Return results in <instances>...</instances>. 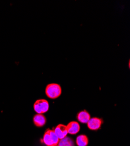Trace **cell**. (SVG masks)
<instances>
[{
  "label": "cell",
  "instance_id": "obj_5",
  "mask_svg": "<svg viewBox=\"0 0 130 146\" xmlns=\"http://www.w3.org/2000/svg\"><path fill=\"white\" fill-rule=\"evenodd\" d=\"M54 131L55 133L59 139H62L64 138L65 137L67 136L68 131L67 129V126L65 125L60 124L57 125L54 129Z\"/></svg>",
  "mask_w": 130,
  "mask_h": 146
},
{
  "label": "cell",
  "instance_id": "obj_8",
  "mask_svg": "<svg viewBox=\"0 0 130 146\" xmlns=\"http://www.w3.org/2000/svg\"><path fill=\"white\" fill-rule=\"evenodd\" d=\"M90 118V114L86 110L81 111L77 115L78 120L82 123H87Z\"/></svg>",
  "mask_w": 130,
  "mask_h": 146
},
{
  "label": "cell",
  "instance_id": "obj_3",
  "mask_svg": "<svg viewBox=\"0 0 130 146\" xmlns=\"http://www.w3.org/2000/svg\"><path fill=\"white\" fill-rule=\"evenodd\" d=\"M33 108L38 114H43L49 111V104L46 100H39L35 102Z\"/></svg>",
  "mask_w": 130,
  "mask_h": 146
},
{
  "label": "cell",
  "instance_id": "obj_7",
  "mask_svg": "<svg viewBox=\"0 0 130 146\" xmlns=\"http://www.w3.org/2000/svg\"><path fill=\"white\" fill-rule=\"evenodd\" d=\"M33 123L37 127H42L46 123V118L43 114L35 115L33 119Z\"/></svg>",
  "mask_w": 130,
  "mask_h": 146
},
{
  "label": "cell",
  "instance_id": "obj_4",
  "mask_svg": "<svg viewBox=\"0 0 130 146\" xmlns=\"http://www.w3.org/2000/svg\"><path fill=\"white\" fill-rule=\"evenodd\" d=\"M103 123V120L98 117H92L89 119L86 123L88 128L92 130H97L99 129Z\"/></svg>",
  "mask_w": 130,
  "mask_h": 146
},
{
  "label": "cell",
  "instance_id": "obj_1",
  "mask_svg": "<svg viewBox=\"0 0 130 146\" xmlns=\"http://www.w3.org/2000/svg\"><path fill=\"white\" fill-rule=\"evenodd\" d=\"M60 140L53 130L47 129L43 137L42 141L47 146H57Z\"/></svg>",
  "mask_w": 130,
  "mask_h": 146
},
{
  "label": "cell",
  "instance_id": "obj_9",
  "mask_svg": "<svg viewBox=\"0 0 130 146\" xmlns=\"http://www.w3.org/2000/svg\"><path fill=\"white\" fill-rule=\"evenodd\" d=\"M89 143L88 138L86 136L81 135L78 136L76 139V143L78 146H87Z\"/></svg>",
  "mask_w": 130,
  "mask_h": 146
},
{
  "label": "cell",
  "instance_id": "obj_10",
  "mask_svg": "<svg viewBox=\"0 0 130 146\" xmlns=\"http://www.w3.org/2000/svg\"><path fill=\"white\" fill-rule=\"evenodd\" d=\"M57 146H74V143L73 139L66 136L59 140Z\"/></svg>",
  "mask_w": 130,
  "mask_h": 146
},
{
  "label": "cell",
  "instance_id": "obj_6",
  "mask_svg": "<svg viewBox=\"0 0 130 146\" xmlns=\"http://www.w3.org/2000/svg\"><path fill=\"white\" fill-rule=\"evenodd\" d=\"M67 129L68 133L70 135H75L80 130V125L77 121H71L67 126Z\"/></svg>",
  "mask_w": 130,
  "mask_h": 146
},
{
  "label": "cell",
  "instance_id": "obj_2",
  "mask_svg": "<svg viewBox=\"0 0 130 146\" xmlns=\"http://www.w3.org/2000/svg\"><path fill=\"white\" fill-rule=\"evenodd\" d=\"M46 94L50 99H56L60 96L62 93L61 87L57 84H50L47 85L46 90Z\"/></svg>",
  "mask_w": 130,
  "mask_h": 146
}]
</instances>
